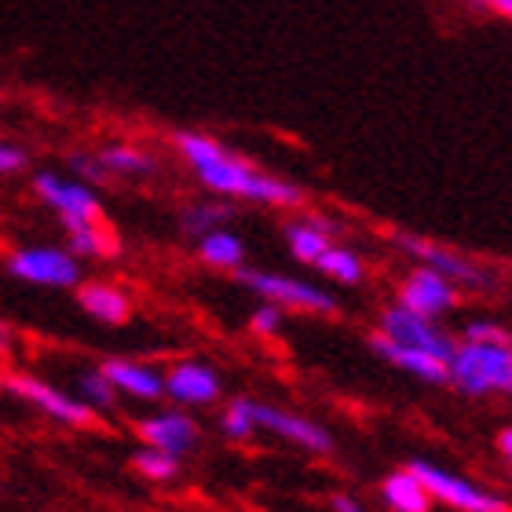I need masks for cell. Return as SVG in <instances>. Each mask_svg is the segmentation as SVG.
<instances>
[{"label": "cell", "instance_id": "1", "mask_svg": "<svg viewBox=\"0 0 512 512\" xmlns=\"http://www.w3.org/2000/svg\"><path fill=\"white\" fill-rule=\"evenodd\" d=\"M172 147H176L183 165L191 169L194 180L202 183L209 194L224 198V202L260 205V209H286V213L308 205V191L300 183L260 169L256 161L242 158L238 150H231L227 143L209 136V132L180 128L172 136Z\"/></svg>", "mask_w": 512, "mask_h": 512}, {"label": "cell", "instance_id": "2", "mask_svg": "<svg viewBox=\"0 0 512 512\" xmlns=\"http://www.w3.org/2000/svg\"><path fill=\"white\" fill-rule=\"evenodd\" d=\"M395 253H403L410 264L432 267L436 275H443L447 282L461 289V293H491L498 289V271L487 267L476 256L461 253V249L447 246V242H436V238L414 235V231H392L388 235Z\"/></svg>", "mask_w": 512, "mask_h": 512}, {"label": "cell", "instance_id": "3", "mask_svg": "<svg viewBox=\"0 0 512 512\" xmlns=\"http://www.w3.org/2000/svg\"><path fill=\"white\" fill-rule=\"evenodd\" d=\"M238 286L256 293L260 300L275 304L282 311H297V315H319V319H333L341 304L326 286H315L308 278L282 275V271H267V267H242L235 271Z\"/></svg>", "mask_w": 512, "mask_h": 512}, {"label": "cell", "instance_id": "4", "mask_svg": "<svg viewBox=\"0 0 512 512\" xmlns=\"http://www.w3.org/2000/svg\"><path fill=\"white\" fill-rule=\"evenodd\" d=\"M447 366H450L447 384L458 388L461 395H469V399L502 395L512 377V344L458 341Z\"/></svg>", "mask_w": 512, "mask_h": 512}, {"label": "cell", "instance_id": "5", "mask_svg": "<svg viewBox=\"0 0 512 512\" xmlns=\"http://www.w3.org/2000/svg\"><path fill=\"white\" fill-rule=\"evenodd\" d=\"M410 469L417 472V480L425 483L432 505H443L450 512H512V502L502 491H491L483 483L461 476V472H450L443 465L428 458H414Z\"/></svg>", "mask_w": 512, "mask_h": 512}, {"label": "cell", "instance_id": "6", "mask_svg": "<svg viewBox=\"0 0 512 512\" xmlns=\"http://www.w3.org/2000/svg\"><path fill=\"white\" fill-rule=\"evenodd\" d=\"M4 271L26 286L41 289H77L85 282L81 260L63 246H22L4 256Z\"/></svg>", "mask_w": 512, "mask_h": 512}, {"label": "cell", "instance_id": "7", "mask_svg": "<svg viewBox=\"0 0 512 512\" xmlns=\"http://www.w3.org/2000/svg\"><path fill=\"white\" fill-rule=\"evenodd\" d=\"M33 194L59 216L63 227L99 224V220H103L99 191L88 187V183L74 180V176H59V172H52V169L33 172Z\"/></svg>", "mask_w": 512, "mask_h": 512}, {"label": "cell", "instance_id": "8", "mask_svg": "<svg viewBox=\"0 0 512 512\" xmlns=\"http://www.w3.org/2000/svg\"><path fill=\"white\" fill-rule=\"evenodd\" d=\"M392 300L403 304L406 311H414V315H425V319L439 322V319H447L450 311L461 308L465 293H461L454 282H447L443 275H436L432 267L410 264L403 275H399V282H395Z\"/></svg>", "mask_w": 512, "mask_h": 512}, {"label": "cell", "instance_id": "9", "mask_svg": "<svg viewBox=\"0 0 512 512\" xmlns=\"http://www.w3.org/2000/svg\"><path fill=\"white\" fill-rule=\"evenodd\" d=\"M374 333H381V337H388V341H395V344H410V348H421V352H428V355H439V359H447V363H450V355H454V344H458V337L443 330L439 322L425 319V315H414V311H406L403 304H395V300H388V304L377 308Z\"/></svg>", "mask_w": 512, "mask_h": 512}, {"label": "cell", "instance_id": "10", "mask_svg": "<svg viewBox=\"0 0 512 512\" xmlns=\"http://www.w3.org/2000/svg\"><path fill=\"white\" fill-rule=\"evenodd\" d=\"M4 388H8L11 395H19L26 406L41 410L44 417H52V421H59V425H66V428L99 425V414H92L74 392H63V388H55V384H48L37 374H19V370H15V374L4 377Z\"/></svg>", "mask_w": 512, "mask_h": 512}, {"label": "cell", "instance_id": "11", "mask_svg": "<svg viewBox=\"0 0 512 512\" xmlns=\"http://www.w3.org/2000/svg\"><path fill=\"white\" fill-rule=\"evenodd\" d=\"M253 414H256V436H275L282 443L297 450H308V454H333V432L319 421H311V417L297 414V410H286V406H275V403H253Z\"/></svg>", "mask_w": 512, "mask_h": 512}, {"label": "cell", "instance_id": "12", "mask_svg": "<svg viewBox=\"0 0 512 512\" xmlns=\"http://www.w3.org/2000/svg\"><path fill=\"white\" fill-rule=\"evenodd\" d=\"M220 395H224V377L216 366L202 359H176L165 366V399L183 410H205L220 403Z\"/></svg>", "mask_w": 512, "mask_h": 512}, {"label": "cell", "instance_id": "13", "mask_svg": "<svg viewBox=\"0 0 512 512\" xmlns=\"http://www.w3.org/2000/svg\"><path fill=\"white\" fill-rule=\"evenodd\" d=\"M136 436L143 447L165 450L172 458H187L202 443V428L183 406H169V410H154V414L139 417Z\"/></svg>", "mask_w": 512, "mask_h": 512}, {"label": "cell", "instance_id": "14", "mask_svg": "<svg viewBox=\"0 0 512 512\" xmlns=\"http://www.w3.org/2000/svg\"><path fill=\"white\" fill-rule=\"evenodd\" d=\"M99 370L114 384V392L125 395V399H136V403H158V399H165V366H154L147 359L114 355V359H103Z\"/></svg>", "mask_w": 512, "mask_h": 512}, {"label": "cell", "instance_id": "15", "mask_svg": "<svg viewBox=\"0 0 512 512\" xmlns=\"http://www.w3.org/2000/svg\"><path fill=\"white\" fill-rule=\"evenodd\" d=\"M344 231L341 220H333V216H322V213H304V216H293L286 220L282 227V238H286V249L289 256L297 260V264H315L326 249L337 242V235Z\"/></svg>", "mask_w": 512, "mask_h": 512}, {"label": "cell", "instance_id": "16", "mask_svg": "<svg viewBox=\"0 0 512 512\" xmlns=\"http://www.w3.org/2000/svg\"><path fill=\"white\" fill-rule=\"evenodd\" d=\"M366 344H370L392 370H399V374L414 377V381H421V384H447L450 366H447V359H439V355H428V352H421V348H410V344H395L374 330H370Z\"/></svg>", "mask_w": 512, "mask_h": 512}, {"label": "cell", "instance_id": "17", "mask_svg": "<svg viewBox=\"0 0 512 512\" xmlns=\"http://www.w3.org/2000/svg\"><path fill=\"white\" fill-rule=\"evenodd\" d=\"M74 293L88 319L103 322V326H125V322L132 319V297H128L118 282L92 278V282H81Z\"/></svg>", "mask_w": 512, "mask_h": 512}, {"label": "cell", "instance_id": "18", "mask_svg": "<svg viewBox=\"0 0 512 512\" xmlns=\"http://www.w3.org/2000/svg\"><path fill=\"white\" fill-rule=\"evenodd\" d=\"M377 498H381L384 512H432V498H428L425 483L417 480V472L410 465L388 472L377 483Z\"/></svg>", "mask_w": 512, "mask_h": 512}, {"label": "cell", "instance_id": "19", "mask_svg": "<svg viewBox=\"0 0 512 512\" xmlns=\"http://www.w3.org/2000/svg\"><path fill=\"white\" fill-rule=\"evenodd\" d=\"M110 180H150L161 172V161L154 150L139 147V143H107L96 150Z\"/></svg>", "mask_w": 512, "mask_h": 512}, {"label": "cell", "instance_id": "20", "mask_svg": "<svg viewBox=\"0 0 512 512\" xmlns=\"http://www.w3.org/2000/svg\"><path fill=\"white\" fill-rule=\"evenodd\" d=\"M194 253H198V260H202L205 267L227 271V275L242 271L249 260L246 242H242V235H235L231 227H220V231H209V235L194 238Z\"/></svg>", "mask_w": 512, "mask_h": 512}, {"label": "cell", "instance_id": "21", "mask_svg": "<svg viewBox=\"0 0 512 512\" xmlns=\"http://www.w3.org/2000/svg\"><path fill=\"white\" fill-rule=\"evenodd\" d=\"M238 216V205L235 202H224V198H194V202L180 205V213H176V224L187 238H202L209 231H220L227 227L231 220Z\"/></svg>", "mask_w": 512, "mask_h": 512}, {"label": "cell", "instance_id": "22", "mask_svg": "<svg viewBox=\"0 0 512 512\" xmlns=\"http://www.w3.org/2000/svg\"><path fill=\"white\" fill-rule=\"evenodd\" d=\"M311 267H315L322 278H330L333 286H344V289H359L366 282V275H370L366 256L359 253V249L344 246V242H333Z\"/></svg>", "mask_w": 512, "mask_h": 512}, {"label": "cell", "instance_id": "23", "mask_svg": "<svg viewBox=\"0 0 512 512\" xmlns=\"http://www.w3.org/2000/svg\"><path fill=\"white\" fill-rule=\"evenodd\" d=\"M66 249L77 256V260H110L118 256V235L107 227V220L99 224H77L66 227Z\"/></svg>", "mask_w": 512, "mask_h": 512}, {"label": "cell", "instance_id": "24", "mask_svg": "<svg viewBox=\"0 0 512 512\" xmlns=\"http://www.w3.org/2000/svg\"><path fill=\"white\" fill-rule=\"evenodd\" d=\"M74 395L92 410V414H110L121 399L99 366H88V370H81V374L74 377Z\"/></svg>", "mask_w": 512, "mask_h": 512}, {"label": "cell", "instance_id": "25", "mask_svg": "<svg viewBox=\"0 0 512 512\" xmlns=\"http://www.w3.org/2000/svg\"><path fill=\"white\" fill-rule=\"evenodd\" d=\"M253 403L249 395H238L231 403L220 410V432L227 439H235V443H246V439L256 436V414H253Z\"/></svg>", "mask_w": 512, "mask_h": 512}, {"label": "cell", "instance_id": "26", "mask_svg": "<svg viewBox=\"0 0 512 512\" xmlns=\"http://www.w3.org/2000/svg\"><path fill=\"white\" fill-rule=\"evenodd\" d=\"M132 469L150 483H172L180 476V458H172L165 450H154V447H139L132 454Z\"/></svg>", "mask_w": 512, "mask_h": 512}, {"label": "cell", "instance_id": "27", "mask_svg": "<svg viewBox=\"0 0 512 512\" xmlns=\"http://www.w3.org/2000/svg\"><path fill=\"white\" fill-rule=\"evenodd\" d=\"M66 169H70V176L81 183H88V187H103V183H110L107 169H103V161H99L96 150H70L66 154Z\"/></svg>", "mask_w": 512, "mask_h": 512}, {"label": "cell", "instance_id": "28", "mask_svg": "<svg viewBox=\"0 0 512 512\" xmlns=\"http://www.w3.org/2000/svg\"><path fill=\"white\" fill-rule=\"evenodd\" d=\"M282 330H286V311L275 308V304H260V308L249 311V333L253 337H260V341H278L282 337Z\"/></svg>", "mask_w": 512, "mask_h": 512}, {"label": "cell", "instance_id": "29", "mask_svg": "<svg viewBox=\"0 0 512 512\" xmlns=\"http://www.w3.org/2000/svg\"><path fill=\"white\" fill-rule=\"evenodd\" d=\"M458 341H480V344H512V330L494 319H469L461 326Z\"/></svg>", "mask_w": 512, "mask_h": 512}, {"label": "cell", "instance_id": "30", "mask_svg": "<svg viewBox=\"0 0 512 512\" xmlns=\"http://www.w3.org/2000/svg\"><path fill=\"white\" fill-rule=\"evenodd\" d=\"M22 169H30V150L11 139H0V176H19Z\"/></svg>", "mask_w": 512, "mask_h": 512}, {"label": "cell", "instance_id": "31", "mask_svg": "<svg viewBox=\"0 0 512 512\" xmlns=\"http://www.w3.org/2000/svg\"><path fill=\"white\" fill-rule=\"evenodd\" d=\"M465 4H472L476 11L491 15V19L512 22V0H465Z\"/></svg>", "mask_w": 512, "mask_h": 512}, {"label": "cell", "instance_id": "32", "mask_svg": "<svg viewBox=\"0 0 512 512\" xmlns=\"http://www.w3.org/2000/svg\"><path fill=\"white\" fill-rule=\"evenodd\" d=\"M330 509L333 512H370L363 498H355L352 491H333L330 494Z\"/></svg>", "mask_w": 512, "mask_h": 512}, {"label": "cell", "instance_id": "33", "mask_svg": "<svg viewBox=\"0 0 512 512\" xmlns=\"http://www.w3.org/2000/svg\"><path fill=\"white\" fill-rule=\"evenodd\" d=\"M494 450H498V458L505 461L512 469V425H505L502 432H498V439H494Z\"/></svg>", "mask_w": 512, "mask_h": 512}, {"label": "cell", "instance_id": "34", "mask_svg": "<svg viewBox=\"0 0 512 512\" xmlns=\"http://www.w3.org/2000/svg\"><path fill=\"white\" fill-rule=\"evenodd\" d=\"M11 341H15V333H11L8 326H4V322H0V355H4V352H11Z\"/></svg>", "mask_w": 512, "mask_h": 512}, {"label": "cell", "instance_id": "35", "mask_svg": "<svg viewBox=\"0 0 512 512\" xmlns=\"http://www.w3.org/2000/svg\"><path fill=\"white\" fill-rule=\"evenodd\" d=\"M502 395H505V399H509V403H512V377H509V384H505V392H502Z\"/></svg>", "mask_w": 512, "mask_h": 512}, {"label": "cell", "instance_id": "36", "mask_svg": "<svg viewBox=\"0 0 512 512\" xmlns=\"http://www.w3.org/2000/svg\"><path fill=\"white\" fill-rule=\"evenodd\" d=\"M0 388H4V377H0Z\"/></svg>", "mask_w": 512, "mask_h": 512}]
</instances>
